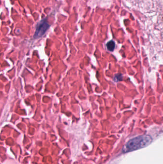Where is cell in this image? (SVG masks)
Segmentation results:
<instances>
[{"label": "cell", "instance_id": "277c9868", "mask_svg": "<svg viewBox=\"0 0 163 164\" xmlns=\"http://www.w3.org/2000/svg\"><path fill=\"white\" fill-rule=\"evenodd\" d=\"M123 76L122 74H117L115 75L113 78V80L115 82H118L121 81H122Z\"/></svg>", "mask_w": 163, "mask_h": 164}, {"label": "cell", "instance_id": "7a4b0ae2", "mask_svg": "<svg viewBox=\"0 0 163 164\" xmlns=\"http://www.w3.org/2000/svg\"><path fill=\"white\" fill-rule=\"evenodd\" d=\"M49 27L50 26L48 24L46 19L41 21L36 27V32L34 35V37L37 39L44 35V34L47 31Z\"/></svg>", "mask_w": 163, "mask_h": 164}, {"label": "cell", "instance_id": "3957f363", "mask_svg": "<svg viewBox=\"0 0 163 164\" xmlns=\"http://www.w3.org/2000/svg\"><path fill=\"white\" fill-rule=\"evenodd\" d=\"M106 47L108 50L110 52H113L115 48V43L113 40H111L107 42L106 44Z\"/></svg>", "mask_w": 163, "mask_h": 164}, {"label": "cell", "instance_id": "6da1fadb", "mask_svg": "<svg viewBox=\"0 0 163 164\" xmlns=\"http://www.w3.org/2000/svg\"><path fill=\"white\" fill-rule=\"evenodd\" d=\"M152 138L148 135L138 136L129 140L123 148V152L126 153L144 148L151 144Z\"/></svg>", "mask_w": 163, "mask_h": 164}]
</instances>
